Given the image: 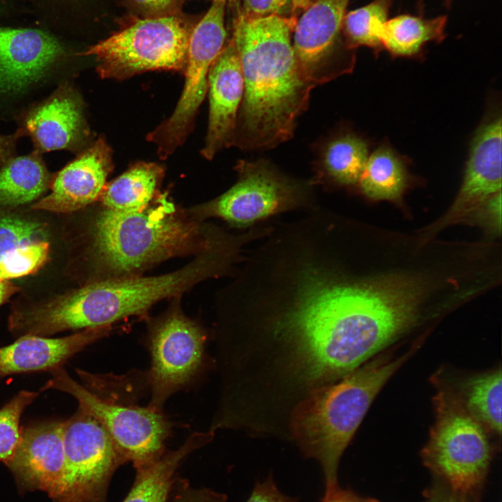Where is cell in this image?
<instances>
[{
    "instance_id": "cell-1",
    "label": "cell",
    "mask_w": 502,
    "mask_h": 502,
    "mask_svg": "<svg viewBox=\"0 0 502 502\" xmlns=\"http://www.w3.org/2000/svg\"><path fill=\"white\" fill-rule=\"evenodd\" d=\"M240 274L235 349L271 404L291 410L360 365L347 276L324 234L285 231Z\"/></svg>"
},
{
    "instance_id": "cell-2",
    "label": "cell",
    "mask_w": 502,
    "mask_h": 502,
    "mask_svg": "<svg viewBox=\"0 0 502 502\" xmlns=\"http://www.w3.org/2000/svg\"><path fill=\"white\" fill-rule=\"evenodd\" d=\"M294 17H245L238 13L233 38L244 92L233 144L271 148L289 139L314 87L303 76L291 35Z\"/></svg>"
},
{
    "instance_id": "cell-3",
    "label": "cell",
    "mask_w": 502,
    "mask_h": 502,
    "mask_svg": "<svg viewBox=\"0 0 502 502\" xmlns=\"http://www.w3.org/2000/svg\"><path fill=\"white\" fill-rule=\"evenodd\" d=\"M422 342L397 358L388 353L374 356L294 409L289 435L306 457L319 464L325 485L338 482L342 456L372 402Z\"/></svg>"
},
{
    "instance_id": "cell-4",
    "label": "cell",
    "mask_w": 502,
    "mask_h": 502,
    "mask_svg": "<svg viewBox=\"0 0 502 502\" xmlns=\"http://www.w3.org/2000/svg\"><path fill=\"white\" fill-rule=\"evenodd\" d=\"M220 262V257L211 252L172 273L89 284L27 310L26 328L32 335L49 337L66 330L111 326L182 294L217 273Z\"/></svg>"
},
{
    "instance_id": "cell-5",
    "label": "cell",
    "mask_w": 502,
    "mask_h": 502,
    "mask_svg": "<svg viewBox=\"0 0 502 502\" xmlns=\"http://www.w3.org/2000/svg\"><path fill=\"white\" fill-rule=\"evenodd\" d=\"M199 237V228L168 205L137 212L106 208L93 225V249L102 267L119 275L194 250Z\"/></svg>"
},
{
    "instance_id": "cell-6",
    "label": "cell",
    "mask_w": 502,
    "mask_h": 502,
    "mask_svg": "<svg viewBox=\"0 0 502 502\" xmlns=\"http://www.w3.org/2000/svg\"><path fill=\"white\" fill-rule=\"evenodd\" d=\"M435 421L422 451L425 465L455 494L471 501L482 487L492 459L487 430L443 388L434 399Z\"/></svg>"
},
{
    "instance_id": "cell-7",
    "label": "cell",
    "mask_w": 502,
    "mask_h": 502,
    "mask_svg": "<svg viewBox=\"0 0 502 502\" xmlns=\"http://www.w3.org/2000/svg\"><path fill=\"white\" fill-rule=\"evenodd\" d=\"M193 28L178 13L140 18L90 46L102 78L125 79L153 70L184 71Z\"/></svg>"
},
{
    "instance_id": "cell-8",
    "label": "cell",
    "mask_w": 502,
    "mask_h": 502,
    "mask_svg": "<svg viewBox=\"0 0 502 502\" xmlns=\"http://www.w3.org/2000/svg\"><path fill=\"white\" fill-rule=\"evenodd\" d=\"M50 373L51 379L41 390L56 389L73 396L79 407L100 423L125 460L131 462L136 470L165 452L170 425L161 411L107 402L73 379L62 367Z\"/></svg>"
},
{
    "instance_id": "cell-9",
    "label": "cell",
    "mask_w": 502,
    "mask_h": 502,
    "mask_svg": "<svg viewBox=\"0 0 502 502\" xmlns=\"http://www.w3.org/2000/svg\"><path fill=\"white\" fill-rule=\"evenodd\" d=\"M226 1H214L193 28L184 69V88L172 114L147 136L159 157L165 159L181 145L194 126L195 116L208 91L210 69L223 49Z\"/></svg>"
},
{
    "instance_id": "cell-10",
    "label": "cell",
    "mask_w": 502,
    "mask_h": 502,
    "mask_svg": "<svg viewBox=\"0 0 502 502\" xmlns=\"http://www.w3.org/2000/svg\"><path fill=\"white\" fill-rule=\"evenodd\" d=\"M63 490L54 502H106L118 467L126 462L100 423L80 407L63 421Z\"/></svg>"
},
{
    "instance_id": "cell-11",
    "label": "cell",
    "mask_w": 502,
    "mask_h": 502,
    "mask_svg": "<svg viewBox=\"0 0 502 502\" xmlns=\"http://www.w3.org/2000/svg\"><path fill=\"white\" fill-rule=\"evenodd\" d=\"M205 341L201 327L178 310L153 325L149 335V406L161 411L166 400L195 376L203 361Z\"/></svg>"
},
{
    "instance_id": "cell-12",
    "label": "cell",
    "mask_w": 502,
    "mask_h": 502,
    "mask_svg": "<svg viewBox=\"0 0 502 502\" xmlns=\"http://www.w3.org/2000/svg\"><path fill=\"white\" fill-rule=\"evenodd\" d=\"M237 182L207 204L205 213L236 226L301 207L307 201L303 190L264 161L238 162Z\"/></svg>"
},
{
    "instance_id": "cell-13",
    "label": "cell",
    "mask_w": 502,
    "mask_h": 502,
    "mask_svg": "<svg viewBox=\"0 0 502 502\" xmlns=\"http://www.w3.org/2000/svg\"><path fill=\"white\" fill-rule=\"evenodd\" d=\"M501 117L490 119L472 142L463 182L448 212L430 230L437 231L482 206L501 189Z\"/></svg>"
},
{
    "instance_id": "cell-14",
    "label": "cell",
    "mask_w": 502,
    "mask_h": 502,
    "mask_svg": "<svg viewBox=\"0 0 502 502\" xmlns=\"http://www.w3.org/2000/svg\"><path fill=\"white\" fill-rule=\"evenodd\" d=\"M63 421H48L22 427L13 458L6 465L24 490L46 492L56 500L64 474Z\"/></svg>"
},
{
    "instance_id": "cell-15",
    "label": "cell",
    "mask_w": 502,
    "mask_h": 502,
    "mask_svg": "<svg viewBox=\"0 0 502 502\" xmlns=\"http://www.w3.org/2000/svg\"><path fill=\"white\" fill-rule=\"evenodd\" d=\"M349 0H316L296 21L293 47L305 78L314 86L329 81L328 59L338 40Z\"/></svg>"
},
{
    "instance_id": "cell-16",
    "label": "cell",
    "mask_w": 502,
    "mask_h": 502,
    "mask_svg": "<svg viewBox=\"0 0 502 502\" xmlns=\"http://www.w3.org/2000/svg\"><path fill=\"white\" fill-rule=\"evenodd\" d=\"M208 91L209 120L201 154L211 160L222 148L232 144L243 97V77L232 39L224 46L210 69Z\"/></svg>"
},
{
    "instance_id": "cell-17",
    "label": "cell",
    "mask_w": 502,
    "mask_h": 502,
    "mask_svg": "<svg viewBox=\"0 0 502 502\" xmlns=\"http://www.w3.org/2000/svg\"><path fill=\"white\" fill-rule=\"evenodd\" d=\"M112 168L111 149L99 139L56 174L51 192L33 208L69 213L86 206L100 197Z\"/></svg>"
},
{
    "instance_id": "cell-18",
    "label": "cell",
    "mask_w": 502,
    "mask_h": 502,
    "mask_svg": "<svg viewBox=\"0 0 502 502\" xmlns=\"http://www.w3.org/2000/svg\"><path fill=\"white\" fill-rule=\"evenodd\" d=\"M63 52L52 36L38 29L0 28V93H14L38 81Z\"/></svg>"
},
{
    "instance_id": "cell-19",
    "label": "cell",
    "mask_w": 502,
    "mask_h": 502,
    "mask_svg": "<svg viewBox=\"0 0 502 502\" xmlns=\"http://www.w3.org/2000/svg\"><path fill=\"white\" fill-rule=\"evenodd\" d=\"M24 128L39 152L76 149L89 135L82 101L68 86H61L31 109Z\"/></svg>"
},
{
    "instance_id": "cell-20",
    "label": "cell",
    "mask_w": 502,
    "mask_h": 502,
    "mask_svg": "<svg viewBox=\"0 0 502 502\" xmlns=\"http://www.w3.org/2000/svg\"><path fill=\"white\" fill-rule=\"evenodd\" d=\"M111 326L82 330L63 337L24 335L0 347V378L37 371H52L88 345L106 336Z\"/></svg>"
},
{
    "instance_id": "cell-21",
    "label": "cell",
    "mask_w": 502,
    "mask_h": 502,
    "mask_svg": "<svg viewBox=\"0 0 502 502\" xmlns=\"http://www.w3.org/2000/svg\"><path fill=\"white\" fill-rule=\"evenodd\" d=\"M213 432H195L176 450L165 452L148 466L136 470L129 493L122 502H167L185 459L212 440Z\"/></svg>"
},
{
    "instance_id": "cell-22",
    "label": "cell",
    "mask_w": 502,
    "mask_h": 502,
    "mask_svg": "<svg viewBox=\"0 0 502 502\" xmlns=\"http://www.w3.org/2000/svg\"><path fill=\"white\" fill-rule=\"evenodd\" d=\"M164 172L155 163L138 162L105 185L100 197L107 209L137 212L154 197Z\"/></svg>"
},
{
    "instance_id": "cell-23",
    "label": "cell",
    "mask_w": 502,
    "mask_h": 502,
    "mask_svg": "<svg viewBox=\"0 0 502 502\" xmlns=\"http://www.w3.org/2000/svg\"><path fill=\"white\" fill-rule=\"evenodd\" d=\"M446 15L425 18L401 14L386 22L381 36L382 48L396 56L418 54L429 42H441L446 37Z\"/></svg>"
},
{
    "instance_id": "cell-24",
    "label": "cell",
    "mask_w": 502,
    "mask_h": 502,
    "mask_svg": "<svg viewBox=\"0 0 502 502\" xmlns=\"http://www.w3.org/2000/svg\"><path fill=\"white\" fill-rule=\"evenodd\" d=\"M50 184L49 173L36 153L10 158L0 167V204L29 203L38 199Z\"/></svg>"
},
{
    "instance_id": "cell-25",
    "label": "cell",
    "mask_w": 502,
    "mask_h": 502,
    "mask_svg": "<svg viewBox=\"0 0 502 502\" xmlns=\"http://www.w3.org/2000/svg\"><path fill=\"white\" fill-rule=\"evenodd\" d=\"M407 182L402 158L390 147L382 145L370 154L358 183L370 199L392 200L402 195Z\"/></svg>"
},
{
    "instance_id": "cell-26",
    "label": "cell",
    "mask_w": 502,
    "mask_h": 502,
    "mask_svg": "<svg viewBox=\"0 0 502 502\" xmlns=\"http://www.w3.org/2000/svg\"><path fill=\"white\" fill-rule=\"evenodd\" d=\"M501 368L470 376L457 396L467 412L489 432L501 434Z\"/></svg>"
},
{
    "instance_id": "cell-27",
    "label": "cell",
    "mask_w": 502,
    "mask_h": 502,
    "mask_svg": "<svg viewBox=\"0 0 502 502\" xmlns=\"http://www.w3.org/2000/svg\"><path fill=\"white\" fill-rule=\"evenodd\" d=\"M370 155L367 142L351 133L332 140L325 149L323 165L328 175L343 185L358 183Z\"/></svg>"
},
{
    "instance_id": "cell-28",
    "label": "cell",
    "mask_w": 502,
    "mask_h": 502,
    "mask_svg": "<svg viewBox=\"0 0 502 502\" xmlns=\"http://www.w3.org/2000/svg\"><path fill=\"white\" fill-rule=\"evenodd\" d=\"M393 0H372L368 4L347 13L342 23L346 46L352 50L366 46L382 49L381 36L388 21Z\"/></svg>"
},
{
    "instance_id": "cell-29",
    "label": "cell",
    "mask_w": 502,
    "mask_h": 502,
    "mask_svg": "<svg viewBox=\"0 0 502 502\" xmlns=\"http://www.w3.org/2000/svg\"><path fill=\"white\" fill-rule=\"evenodd\" d=\"M39 394L21 390L0 409V462L5 464L13 458L20 444L22 415Z\"/></svg>"
},
{
    "instance_id": "cell-30",
    "label": "cell",
    "mask_w": 502,
    "mask_h": 502,
    "mask_svg": "<svg viewBox=\"0 0 502 502\" xmlns=\"http://www.w3.org/2000/svg\"><path fill=\"white\" fill-rule=\"evenodd\" d=\"M49 243L44 239L22 244L0 259V279L9 280L37 271L47 261Z\"/></svg>"
},
{
    "instance_id": "cell-31",
    "label": "cell",
    "mask_w": 502,
    "mask_h": 502,
    "mask_svg": "<svg viewBox=\"0 0 502 502\" xmlns=\"http://www.w3.org/2000/svg\"><path fill=\"white\" fill-rule=\"evenodd\" d=\"M44 236V227L38 222L17 216L0 217V259L13 248Z\"/></svg>"
},
{
    "instance_id": "cell-32",
    "label": "cell",
    "mask_w": 502,
    "mask_h": 502,
    "mask_svg": "<svg viewBox=\"0 0 502 502\" xmlns=\"http://www.w3.org/2000/svg\"><path fill=\"white\" fill-rule=\"evenodd\" d=\"M293 13L292 0H241L239 14L248 18L271 15L288 17Z\"/></svg>"
},
{
    "instance_id": "cell-33",
    "label": "cell",
    "mask_w": 502,
    "mask_h": 502,
    "mask_svg": "<svg viewBox=\"0 0 502 502\" xmlns=\"http://www.w3.org/2000/svg\"><path fill=\"white\" fill-rule=\"evenodd\" d=\"M175 492L170 502H227V496L208 488L192 487L184 480L174 483Z\"/></svg>"
},
{
    "instance_id": "cell-34",
    "label": "cell",
    "mask_w": 502,
    "mask_h": 502,
    "mask_svg": "<svg viewBox=\"0 0 502 502\" xmlns=\"http://www.w3.org/2000/svg\"><path fill=\"white\" fill-rule=\"evenodd\" d=\"M245 502H299L298 499L283 494L270 473L263 481L256 482Z\"/></svg>"
},
{
    "instance_id": "cell-35",
    "label": "cell",
    "mask_w": 502,
    "mask_h": 502,
    "mask_svg": "<svg viewBox=\"0 0 502 502\" xmlns=\"http://www.w3.org/2000/svg\"><path fill=\"white\" fill-rule=\"evenodd\" d=\"M182 0H128L144 17H156L178 13Z\"/></svg>"
},
{
    "instance_id": "cell-36",
    "label": "cell",
    "mask_w": 502,
    "mask_h": 502,
    "mask_svg": "<svg viewBox=\"0 0 502 502\" xmlns=\"http://www.w3.org/2000/svg\"><path fill=\"white\" fill-rule=\"evenodd\" d=\"M319 502H376L359 495L351 489L342 487L338 482L325 485Z\"/></svg>"
},
{
    "instance_id": "cell-37",
    "label": "cell",
    "mask_w": 502,
    "mask_h": 502,
    "mask_svg": "<svg viewBox=\"0 0 502 502\" xmlns=\"http://www.w3.org/2000/svg\"><path fill=\"white\" fill-rule=\"evenodd\" d=\"M427 502H470L446 488L432 490Z\"/></svg>"
},
{
    "instance_id": "cell-38",
    "label": "cell",
    "mask_w": 502,
    "mask_h": 502,
    "mask_svg": "<svg viewBox=\"0 0 502 502\" xmlns=\"http://www.w3.org/2000/svg\"><path fill=\"white\" fill-rule=\"evenodd\" d=\"M17 135L5 136L0 135V167L10 158Z\"/></svg>"
},
{
    "instance_id": "cell-39",
    "label": "cell",
    "mask_w": 502,
    "mask_h": 502,
    "mask_svg": "<svg viewBox=\"0 0 502 502\" xmlns=\"http://www.w3.org/2000/svg\"><path fill=\"white\" fill-rule=\"evenodd\" d=\"M16 291L17 288L9 280L0 279V305Z\"/></svg>"
},
{
    "instance_id": "cell-40",
    "label": "cell",
    "mask_w": 502,
    "mask_h": 502,
    "mask_svg": "<svg viewBox=\"0 0 502 502\" xmlns=\"http://www.w3.org/2000/svg\"><path fill=\"white\" fill-rule=\"evenodd\" d=\"M311 3V0H292L293 13L297 10L304 11Z\"/></svg>"
},
{
    "instance_id": "cell-41",
    "label": "cell",
    "mask_w": 502,
    "mask_h": 502,
    "mask_svg": "<svg viewBox=\"0 0 502 502\" xmlns=\"http://www.w3.org/2000/svg\"><path fill=\"white\" fill-rule=\"evenodd\" d=\"M424 1L425 0H418L417 8L423 9L424 8ZM441 1L445 8L449 9L452 4L453 0H441Z\"/></svg>"
},
{
    "instance_id": "cell-42",
    "label": "cell",
    "mask_w": 502,
    "mask_h": 502,
    "mask_svg": "<svg viewBox=\"0 0 502 502\" xmlns=\"http://www.w3.org/2000/svg\"><path fill=\"white\" fill-rule=\"evenodd\" d=\"M212 1H226V0H212Z\"/></svg>"
}]
</instances>
